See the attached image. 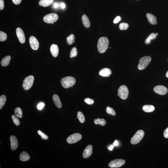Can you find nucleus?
Masks as SVG:
<instances>
[{
  "instance_id": "1",
  "label": "nucleus",
  "mask_w": 168,
  "mask_h": 168,
  "mask_svg": "<svg viewBox=\"0 0 168 168\" xmlns=\"http://www.w3.org/2000/svg\"><path fill=\"white\" fill-rule=\"evenodd\" d=\"M109 44V41L107 37L100 38L98 40L97 45L98 51L101 53L105 52L108 48Z\"/></svg>"
},
{
  "instance_id": "2",
  "label": "nucleus",
  "mask_w": 168,
  "mask_h": 168,
  "mask_svg": "<svg viewBox=\"0 0 168 168\" xmlns=\"http://www.w3.org/2000/svg\"><path fill=\"white\" fill-rule=\"evenodd\" d=\"M76 82V79L74 77L72 76H67L61 80V83L64 88L68 89L74 85Z\"/></svg>"
},
{
  "instance_id": "3",
  "label": "nucleus",
  "mask_w": 168,
  "mask_h": 168,
  "mask_svg": "<svg viewBox=\"0 0 168 168\" xmlns=\"http://www.w3.org/2000/svg\"><path fill=\"white\" fill-rule=\"evenodd\" d=\"M151 60V58L150 56H145L140 59L137 67L139 70H142L144 69L148 66Z\"/></svg>"
},
{
  "instance_id": "4",
  "label": "nucleus",
  "mask_w": 168,
  "mask_h": 168,
  "mask_svg": "<svg viewBox=\"0 0 168 168\" xmlns=\"http://www.w3.org/2000/svg\"><path fill=\"white\" fill-rule=\"evenodd\" d=\"M34 78L32 75H30L24 79L23 82V87L25 90H29L32 87L34 82Z\"/></svg>"
},
{
  "instance_id": "5",
  "label": "nucleus",
  "mask_w": 168,
  "mask_h": 168,
  "mask_svg": "<svg viewBox=\"0 0 168 168\" xmlns=\"http://www.w3.org/2000/svg\"><path fill=\"white\" fill-rule=\"evenodd\" d=\"M144 135V131L142 130H139L133 136L131 140V143L133 144H138L141 141Z\"/></svg>"
},
{
  "instance_id": "6",
  "label": "nucleus",
  "mask_w": 168,
  "mask_h": 168,
  "mask_svg": "<svg viewBox=\"0 0 168 168\" xmlns=\"http://www.w3.org/2000/svg\"><path fill=\"white\" fill-rule=\"evenodd\" d=\"M119 96L121 99L125 100L128 98L129 90L128 88L124 85H122L118 89Z\"/></svg>"
},
{
  "instance_id": "7",
  "label": "nucleus",
  "mask_w": 168,
  "mask_h": 168,
  "mask_svg": "<svg viewBox=\"0 0 168 168\" xmlns=\"http://www.w3.org/2000/svg\"><path fill=\"white\" fill-rule=\"evenodd\" d=\"M59 18L58 16L55 13H51L45 16L43 18L44 22L48 24H52L56 22Z\"/></svg>"
},
{
  "instance_id": "8",
  "label": "nucleus",
  "mask_w": 168,
  "mask_h": 168,
  "mask_svg": "<svg viewBox=\"0 0 168 168\" xmlns=\"http://www.w3.org/2000/svg\"><path fill=\"white\" fill-rule=\"evenodd\" d=\"M81 134L79 133H75L68 137L67 141L69 144H74L81 139Z\"/></svg>"
},
{
  "instance_id": "9",
  "label": "nucleus",
  "mask_w": 168,
  "mask_h": 168,
  "mask_svg": "<svg viewBox=\"0 0 168 168\" xmlns=\"http://www.w3.org/2000/svg\"><path fill=\"white\" fill-rule=\"evenodd\" d=\"M125 161L121 159H115L111 161L108 166L111 168H118L121 167L125 163Z\"/></svg>"
},
{
  "instance_id": "10",
  "label": "nucleus",
  "mask_w": 168,
  "mask_h": 168,
  "mask_svg": "<svg viewBox=\"0 0 168 168\" xmlns=\"http://www.w3.org/2000/svg\"><path fill=\"white\" fill-rule=\"evenodd\" d=\"M155 92L160 95H165L167 93L168 90L166 87L163 85H158L153 88Z\"/></svg>"
},
{
  "instance_id": "11",
  "label": "nucleus",
  "mask_w": 168,
  "mask_h": 168,
  "mask_svg": "<svg viewBox=\"0 0 168 168\" xmlns=\"http://www.w3.org/2000/svg\"><path fill=\"white\" fill-rule=\"evenodd\" d=\"M29 43L31 48L33 50H37L39 49V42L37 39L34 36H31L29 38Z\"/></svg>"
},
{
  "instance_id": "12",
  "label": "nucleus",
  "mask_w": 168,
  "mask_h": 168,
  "mask_svg": "<svg viewBox=\"0 0 168 168\" xmlns=\"http://www.w3.org/2000/svg\"><path fill=\"white\" fill-rule=\"evenodd\" d=\"M16 33L20 43L22 44H24L25 43L26 40L25 35L22 29L20 27H18L16 30Z\"/></svg>"
},
{
  "instance_id": "13",
  "label": "nucleus",
  "mask_w": 168,
  "mask_h": 168,
  "mask_svg": "<svg viewBox=\"0 0 168 168\" xmlns=\"http://www.w3.org/2000/svg\"><path fill=\"white\" fill-rule=\"evenodd\" d=\"M11 142V150H15L18 148V143L16 137L14 135H12L10 137Z\"/></svg>"
},
{
  "instance_id": "14",
  "label": "nucleus",
  "mask_w": 168,
  "mask_h": 168,
  "mask_svg": "<svg viewBox=\"0 0 168 168\" xmlns=\"http://www.w3.org/2000/svg\"><path fill=\"white\" fill-rule=\"evenodd\" d=\"M92 147L91 145H89L87 146L82 153L84 158L87 159L90 157L92 154Z\"/></svg>"
},
{
  "instance_id": "15",
  "label": "nucleus",
  "mask_w": 168,
  "mask_h": 168,
  "mask_svg": "<svg viewBox=\"0 0 168 168\" xmlns=\"http://www.w3.org/2000/svg\"><path fill=\"white\" fill-rule=\"evenodd\" d=\"M146 17L149 22L152 25H156L157 24V18L151 14L147 13L146 14Z\"/></svg>"
},
{
  "instance_id": "16",
  "label": "nucleus",
  "mask_w": 168,
  "mask_h": 168,
  "mask_svg": "<svg viewBox=\"0 0 168 168\" xmlns=\"http://www.w3.org/2000/svg\"><path fill=\"white\" fill-rule=\"evenodd\" d=\"M50 51L54 57H57L59 52V48L57 45L52 44L50 47Z\"/></svg>"
},
{
  "instance_id": "17",
  "label": "nucleus",
  "mask_w": 168,
  "mask_h": 168,
  "mask_svg": "<svg viewBox=\"0 0 168 168\" xmlns=\"http://www.w3.org/2000/svg\"><path fill=\"white\" fill-rule=\"evenodd\" d=\"M99 74L103 77H109L111 75V71L109 69L105 68L100 70Z\"/></svg>"
},
{
  "instance_id": "18",
  "label": "nucleus",
  "mask_w": 168,
  "mask_h": 168,
  "mask_svg": "<svg viewBox=\"0 0 168 168\" xmlns=\"http://www.w3.org/2000/svg\"><path fill=\"white\" fill-rule=\"evenodd\" d=\"M52 99L56 107L58 108H61L62 107L61 102L58 95L56 94L54 95L52 97Z\"/></svg>"
},
{
  "instance_id": "19",
  "label": "nucleus",
  "mask_w": 168,
  "mask_h": 168,
  "mask_svg": "<svg viewBox=\"0 0 168 168\" xmlns=\"http://www.w3.org/2000/svg\"><path fill=\"white\" fill-rule=\"evenodd\" d=\"M19 158L22 161H26L29 160L30 156L26 152L23 151L19 155Z\"/></svg>"
},
{
  "instance_id": "20",
  "label": "nucleus",
  "mask_w": 168,
  "mask_h": 168,
  "mask_svg": "<svg viewBox=\"0 0 168 168\" xmlns=\"http://www.w3.org/2000/svg\"><path fill=\"white\" fill-rule=\"evenodd\" d=\"M54 0H40L39 4L40 6L45 7L49 6L54 2Z\"/></svg>"
},
{
  "instance_id": "21",
  "label": "nucleus",
  "mask_w": 168,
  "mask_h": 168,
  "mask_svg": "<svg viewBox=\"0 0 168 168\" xmlns=\"http://www.w3.org/2000/svg\"><path fill=\"white\" fill-rule=\"evenodd\" d=\"M82 19L84 26L87 28H89L90 27V23L87 16L85 14H83L82 16Z\"/></svg>"
},
{
  "instance_id": "22",
  "label": "nucleus",
  "mask_w": 168,
  "mask_h": 168,
  "mask_svg": "<svg viewBox=\"0 0 168 168\" xmlns=\"http://www.w3.org/2000/svg\"><path fill=\"white\" fill-rule=\"evenodd\" d=\"M11 59L10 56H5L1 60V64L3 66L5 67L9 65Z\"/></svg>"
},
{
  "instance_id": "23",
  "label": "nucleus",
  "mask_w": 168,
  "mask_h": 168,
  "mask_svg": "<svg viewBox=\"0 0 168 168\" xmlns=\"http://www.w3.org/2000/svg\"><path fill=\"white\" fill-rule=\"evenodd\" d=\"M143 110L145 112H151L154 110L155 108L154 106L151 105H145L143 107Z\"/></svg>"
},
{
  "instance_id": "24",
  "label": "nucleus",
  "mask_w": 168,
  "mask_h": 168,
  "mask_svg": "<svg viewBox=\"0 0 168 168\" xmlns=\"http://www.w3.org/2000/svg\"><path fill=\"white\" fill-rule=\"evenodd\" d=\"M75 35L73 34L70 35L67 38V43L69 45H72L73 43H75Z\"/></svg>"
},
{
  "instance_id": "25",
  "label": "nucleus",
  "mask_w": 168,
  "mask_h": 168,
  "mask_svg": "<svg viewBox=\"0 0 168 168\" xmlns=\"http://www.w3.org/2000/svg\"><path fill=\"white\" fill-rule=\"evenodd\" d=\"M94 122L96 124H99L101 126H103L105 125L106 123V122L103 119H100L98 118L96 119L94 121Z\"/></svg>"
},
{
  "instance_id": "26",
  "label": "nucleus",
  "mask_w": 168,
  "mask_h": 168,
  "mask_svg": "<svg viewBox=\"0 0 168 168\" xmlns=\"http://www.w3.org/2000/svg\"><path fill=\"white\" fill-rule=\"evenodd\" d=\"M6 100L7 98L5 95H2L0 97V109L4 106Z\"/></svg>"
},
{
  "instance_id": "27",
  "label": "nucleus",
  "mask_w": 168,
  "mask_h": 168,
  "mask_svg": "<svg viewBox=\"0 0 168 168\" xmlns=\"http://www.w3.org/2000/svg\"><path fill=\"white\" fill-rule=\"evenodd\" d=\"M14 112L16 115L20 118H22L23 117V111L19 107L16 108L14 111Z\"/></svg>"
},
{
  "instance_id": "28",
  "label": "nucleus",
  "mask_w": 168,
  "mask_h": 168,
  "mask_svg": "<svg viewBox=\"0 0 168 168\" xmlns=\"http://www.w3.org/2000/svg\"><path fill=\"white\" fill-rule=\"evenodd\" d=\"M77 117L81 123H83L85 121V118L83 114L81 111H79L77 113Z\"/></svg>"
},
{
  "instance_id": "29",
  "label": "nucleus",
  "mask_w": 168,
  "mask_h": 168,
  "mask_svg": "<svg viewBox=\"0 0 168 168\" xmlns=\"http://www.w3.org/2000/svg\"><path fill=\"white\" fill-rule=\"evenodd\" d=\"M78 54L77 49L76 47L73 48L71 50L70 54V57L71 58L76 57Z\"/></svg>"
},
{
  "instance_id": "30",
  "label": "nucleus",
  "mask_w": 168,
  "mask_h": 168,
  "mask_svg": "<svg viewBox=\"0 0 168 168\" xmlns=\"http://www.w3.org/2000/svg\"><path fill=\"white\" fill-rule=\"evenodd\" d=\"M11 118H12L13 121L16 126H19L20 125V122L19 120L18 117L17 116L14 115H13L12 116Z\"/></svg>"
},
{
  "instance_id": "31",
  "label": "nucleus",
  "mask_w": 168,
  "mask_h": 168,
  "mask_svg": "<svg viewBox=\"0 0 168 168\" xmlns=\"http://www.w3.org/2000/svg\"><path fill=\"white\" fill-rule=\"evenodd\" d=\"M129 26V25L127 23H123L120 24L119 28L121 30H126L128 28Z\"/></svg>"
},
{
  "instance_id": "32",
  "label": "nucleus",
  "mask_w": 168,
  "mask_h": 168,
  "mask_svg": "<svg viewBox=\"0 0 168 168\" xmlns=\"http://www.w3.org/2000/svg\"><path fill=\"white\" fill-rule=\"evenodd\" d=\"M106 112L108 114L112 116H115L116 113L115 111L112 108L109 107H107L106 109Z\"/></svg>"
},
{
  "instance_id": "33",
  "label": "nucleus",
  "mask_w": 168,
  "mask_h": 168,
  "mask_svg": "<svg viewBox=\"0 0 168 168\" xmlns=\"http://www.w3.org/2000/svg\"><path fill=\"white\" fill-rule=\"evenodd\" d=\"M7 37L6 33L2 31L0 32V41H5L7 39Z\"/></svg>"
},
{
  "instance_id": "34",
  "label": "nucleus",
  "mask_w": 168,
  "mask_h": 168,
  "mask_svg": "<svg viewBox=\"0 0 168 168\" xmlns=\"http://www.w3.org/2000/svg\"><path fill=\"white\" fill-rule=\"evenodd\" d=\"M38 134L40 136L41 138L43 139V140H47L48 139V136L47 135H46V134H44V133L43 132L40 130H38L37 131Z\"/></svg>"
},
{
  "instance_id": "35",
  "label": "nucleus",
  "mask_w": 168,
  "mask_h": 168,
  "mask_svg": "<svg viewBox=\"0 0 168 168\" xmlns=\"http://www.w3.org/2000/svg\"><path fill=\"white\" fill-rule=\"evenodd\" d=\"M84 101L86 103L89 104V105H92L94 102L93 100L89 98H85L84 100Z\"/></svg>"
},
{
  "instance_id": "36",
  "label": "nucleus",
  "mask_w": 168,
  "mask_h": 168,
  "mask_svg": "<svg viewBox=\"0 0 168 168\" xmlns=\"http://www.w3.org/2000/svg\"><path fill=\"white\" fill-rule=\"evenodd\" d=\"M121 20V17L119 16H117L115 19H114L113 23L114 24H117V23L119 22Z\"/></svg>"
},
{
  "instance_id": "37",
  "label": "nucleus",
  "mask_w": 168,
  "mask_h": 168,
  "mask_svg": "<svg viewBox=\"0 0 168 168\" xmlns=\"http://www.w3.org/2000/svg\"><path fill=\"white\" fill-rule=\"evenodd\" d=\"M156 37L157 35H156V34H155L154 33H152L148 37L151 40L154 39L156 38Z\"/></svg>"
},
{
  "instance_id": "38",
  "label": "nucleus",
  "mask_w": 168,
  "mask_h": 168,
  "mask_svg": "<svg viewBox=\"0 0 168 168\" xmlns=\"http://www.w3.org/2000/svg\"><path fill=\"white\" fill-rule=\"evenodd\" d=\"M44 105L45 104L43 103H40L37 106V108H38V109L41 110L43 109V107L44 106Z\"/></svg>"
},
{
  "instance_id": "39",
  "label": "nucleus",
  "mask_w": 168,
  "mask_h": 168,
  "mask_svg": "<svg viewBox=\"0 0 168 168\" xmlns=\"http://www.w3.org/2000/svg\"><path fill=\"white\" fill-rule=\"evenodd\" d=\"M4 0H0V9H3L4 7Z\"/></svg>"
},
{
  "instance_id": "40",
  "label": "nucleus",
  "mask_w": 168,
  "mask_h": 168,
  "mask_svg": "<svg viewBox=\"0 0 168 168\" xmlns=\"http://www.w3.org/2000/svg\"><path fill=\"white\" fill-rule=\"evenodd\" d=\"M163 135L165 138H168V127L164 132Z\"/></svg>"
},
{
  "instance_id": "41",
  "label": "nucleus",
  "mask_w": 168,
  "mask_h": 168,
  "mask_svg": "<svg viewBox=\"0 0 168 168\" xmlns=\"http://www.w3.org/2000/svg\"><path fill=\"white\" fill-rule=\"evenodd\" d=\"M13 2L15 5H19L21 2L22 0H12Z\"/></svg>"
},
{
  "instance_id": "42",
  "label": "nucleus",
  "mask_w": 168,
  "mask_h": 168,
  "mask_svg": "<svg viewBox=\"0 0 168 168\" xmlns=\"http://www.w3.org/2000/svg\"><path fill=\"white\" fill-rule=\"evenodd\" d=\"M151 40L150 38H149L148 37L146 39L145 41V43L146 44H150Z\"/></svg>"
},
{
  "instance_id": "43",
  "label": "nucleus",
  "mask_w": 168,
  "mask_h": 168,
  "mask_svg": "<svg viewBox=\"0 0 168 168\" xmlns=\"http://www.w3.org/2000/svg\"><path fill=\"white\" fill-rule=\"evenodd\" d=\"M60 5L62 9H64L65 8V7H66V5H65V4L64 3H61V4Z\"/></svg>"
},
{
  "instance_id": "44",
  "label": "nucleus",
  "mask_w": 168,
  "mask_h": 168,
  "mask_svg": "<svg viewBox=\"0 0 168 168\" xmlns=\"http://www.w3.org/2000/svg\"><path fill=\"white\" fill-rule=\"evenodd\" d=\"M54 7L55 8H57L59 7V5L57 3H55L53 5Z\"/></svg>"
},
{
  "instance_id": "45",
  "label": "nucleus",
  "mask_w": 168,
  "mask_h": 168,
  "mask_svg": "<svg viewBox=\"0 0 168 168\" xmlns=\"http://www.w3.org/2000/svg\"><path fill=\"white\" fill-rule=\"evenodd\" d=\"M113 145L114 146H117L118 145V141L117 140H115L113 144Z\"/></svg>"
},
{
  "instance_id": "46",
  "label": "nucleus",
  "mask_w": 168,
  "mask_h": 168,
  "mask_svg": "<svg viewBox=\"0 0 168 168\" xmlns=\"http://www.w3.org/2000/svg\"><path fill=\"white\" fill-rule=\"evenodd\" d=\"M114 148V145H111L108 148L109 150L110 151H112L113 150V149Z\"/></svg>"
},
{
  "instance_id": "47",
  "label": "nucleus",
  "mask_w": 168,
  "mask_h": 168,
  "mask_svg": "<svg viewBox=\"0 0 168 168\" xmlns=\"http://www.w3.org/2000/svg\"><path fill=\"white\" fill-rule=\"evenodd\" d=\"M166 77L168 78V71L166 72Z\"/></svg>"
},
{
  "instance_id": "48",
  "label": "nucleus",
  "mask_w": 168,
  "mask_h": 168,
  "mask_svg": "<svg viewBox=\"0 0 168 168\" xmlns=\"http://www.w3.org/2000/svg\"><path fill=\"white\" fill-rule=\"evenodd\" d=\"M156 35L157 36V35H158V33H156Z\"/></svg>"
},
{
  "instance_id": "49",
  "label": "nucleus",
  "mask_w": 168,
  "mask_h": 168,
  "mask_svg": "<svg viewBox=\"0 0 168 168\" xmlns=\"http://www.w3.org/2000/svg\"></svg>"
}]
</instances>
